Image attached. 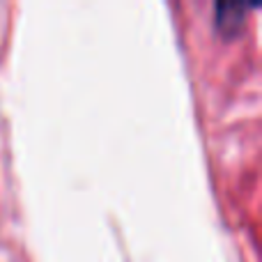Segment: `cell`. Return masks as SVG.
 <instances>
[{"instance_id": "6da1fadb", "label": "cell", "mask_w": 262, "mask_h": 262, "mask_svg": "<svg viewBox=\"0 0 262 262\" xmlns=\"http://www.w3.org/2000/svg\"><path fill=\"white\" fill-rule=\"evenodd\" d=\"M249 9L242 5H216V28L221 35L235 37L244 26Z\"/></svg>"}]
</instances>
